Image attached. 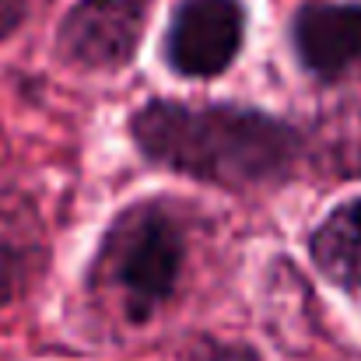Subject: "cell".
<instances>
[{"label": "cell", "mask_w": 361, "mask_h": 361, "mask_svg": "<svg viewBox=\"0 0 361 361\" xmlns=\"http://www.w3.org/2000/svg\"><path fill=\"white\" fill-rule=\"evenodd\" d=\"M133 140L151 161L225 190L277 183L302 154L288 123L239 106L151 102L133 116Z\"/></svg>", "instance_id": "obj_1"}, {"label": "cell", "mask_w": 361, "mask_h": 361, "mask_svg": "<svg viewBox=\"0 0 361 361\" xmlns=\"http://www.w3.org/2000/svg\"><path fill=\"white\" fill-rule=\"evenodd\" d=\"M183 256V232L161 207H130L102 242L95 284L113 295L130 323H144L172 295Z\"/></svg>", "instance_id": "obj_2"}, {"label": "cell", "mask_w": 361, "mask_h": 361, "mask_svg": "<svg viewBox=\"0 0 361 361\" xmlns=\"http://www.w3.org/2000/svg\"><path fill=\"white\" fill-rule=\"evenodd\" d=\"M151 4L154 0H81L60 25V56L88 71L123 67L140 46Z\"/></svg>", "instance_id": "obj_3"}, {"label": "cell", "mask_w": 361, "mask_h": 361, "mask_svg": "<svg viewBox=\"0 0 361 361\" xmlns=\"http://www.w3.org/2000/svg\"><path fill=\"white\" fill-rule=\"evenodd\" d=\"M239 0H183L169 32V60L186 78H218L242 46Z\"/></svg>", "instance_id": "obj_4"}, {"label": "cell", "mask_w": 361, "mask_h": 361, "mask_svg": "<svg viewBox=\"0 0 361 361\" xmlns=\"http://www.w3.org/2000/svg\"><path fill=\"white\" fill-rule=\"evenodd\" d=\"M291 39L298 60L319 74L337 78L361 60V4H309L295 14Z\"/></svg>", "instance_id": "obj_5"}, {"label": "cell", "mask_w": 361, "mask_h": 361, "mask_svg": "<svg viewBox=\"0 0 361 361\" xmlns=\"http://www.w3.org/2000/svg\"><path fill=\"white\" fill-rule=\"evenodd\" d=\"M312 259L334 284H341L351 295H361V197L341 204L316 228Z\"/></svg>", "instance_id": "obj_6"}, {"label": "cell", "mask_w": 361, "mask_h": 361, "mask_svg": "<svg viewBox=\"0 0 361 361\" xmlns=\"http://www.w3.org/2000/svg\"><path fill=\"white\" fill-rule=\"evenodd\" d=\"M28 0H0V39H7L21 21H25Z\"/></svg>", "instance_id": "obj_7"}, {"label": "cell", "mask_w": 361, "mask_h": 361, "mask_svg": "<svg viewBox=\"0 0 361 361\" xmlns=\"http://www.w3.org/2000/svg\"><path fill=\"white\" fill-rule=\"evenodd\" d=\"M190 361H259V355L252 348H239V344H228V348H207L204 355Z\"/></svg>", "instance_id": "obj_8"}, {"label": "cell", "mask_w": 361, "mask_h": 361, "mask_svg": "<svg viewBox=\"0 0 361 361\" xmlns=\"http://www.w3.org/2000/svg\"><path fill=\"white\" fill-rule=\"evenodd\" d=\"M14 284H18V259H14V252H11V249H4V245H0V305L11 298Z\"/></svg>", "instance_id": "obj_9"}]
</instances>
